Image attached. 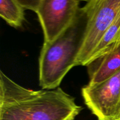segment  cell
I'll return each instance as SVG.
<instances>
[{"label":"cell","mask_w":120,"mask_h":120,"mask_svg":"<svg viewBox=\"0 0 120 120\" xmlns=\"http://www.w3.org/2000/svg\"></svg>","instance_id":"11"},{"label":"cell","mask_w":120,"mask_h":120,"mask_svg":"<svg viewBox=\"0 0 120 120\" xmlns=\"http://www.w3.org/2000/svg\"><path fill=\"white\" fill-rule=\"evenodd\" d=\"M82 95L98 120H120V70L101 83L83 87Z\"/></svg>","instance_id":"4"},{"label":"cell","mask_w":120,"mask_h":120,"mask_svg":"<svg viewBox=\"0 0 120 120\" xmlns=\"http://www.w3.org/2000/svg\"><path fill=\"white\" fill-rule=\"evenodd\" d=\"M81 0H41L36 14L44 35L50 42L71 24L80 8Z\"/></svg>","instance_id":"5"},{"label":"cell","mask_w":120,"mask_h":120,"mask_svg":"<svg viewBox=\"0 0 120 120\" xmlns=\"http://www.w3.org/2000/svg\"><path fill=\"white\" fill-rule=\"evenodd\" d=\"M120 44V14L113 23L105 30L91 54L88 63L103 56L104 54L112 51Z\"/></svg>","instance_id":"7"},{"label":"cell","mask_w":120,"mask_h":120,"mask_svg":"<svg viewBox=\"0 0 120 120\" xmlns=\"http://www.w3.org/2000/svg\"><path fill=\"white\" fill-rule=\"evenodd\" d=\"M86 67L89 85L98 84L114 76L120 70V44L112 51L90 62Z\"/></svg>","instance_id":"6"},{"label":"cell","mask_w":120,"mask_h":120,"mask_svg":"<svg viewBox=\"0 0 120 120\" xmlns=\"http://www.w3.org/2000/svg\"><path fill=\"white\" fill-rule=\"evenodd\" d=\"M88 17L80 8L71 24L50 42H44L39 58V85L44 90L59 87L74 66L83 46Z\"/></svg>","instance_id":"2"},{"label":"cell","mask_w":120,"mask_h":120,"mask_svg":"<svg viewBox=\"0 0 120 120\" xmlns=\"http://www.w3.org/2000/svg\"><path fill=\"white\" fill-rule=\"evenodd\" d=\"M82 9L87 16L88 23L77 66H86L105 30L120 14V0H88Z\"/></svg>","instance_id":"3"},{"label":"cell","mask_w":120,"mask_h":120,"mask_svg":"<svg viewBox=\"0 0 120 120\" xmlns=\"http://www.w3.org/2000/svg\"><path fill=\"white\" fill-rule=\"evenodd\" d=\"M82 109L61 88L26 89L0 71V120H68Z\"/></svg>","instance_id":"1"},{"label":"cell","mask_w":120,"mask_h":120,"mask_svg":"<svg viewBox=\"0 0 120 120\" xmlns=\"http://www.w3.org/2000/svg\"><path fill=\"white\" fill-rule=\"evenodd\" d=\"M75 118H70V119H69L68 120H75Z\"/></svg>","instance_id":"10"},{"label":"cell","mask_w":120,"mask_h":120,"mask_svg":"<svg viewBox=\"0 0 120 120\" xmlns=\"http://www.w3.org/2000/svg\"><path fill=\"white\" fill-rule=\"evenodd\" d=\"M24 10L16 0H0V16L14 28L22 26L25 21Z\"/></svg>","instance_id":"8"},{"label":"cell","mask_w":120,"mask_h":120,"mask_svg":"<svg viewBox=\"0 0 120 120\" xmlns=\"http://www.w3.org/2000/svg\"><path fill=\"white\" fill-rule=\"evenodd\" d=\"M25 9H29L36 12L41 0H16Z\"/></svg>","instance_id":"9"}]
</instances>
